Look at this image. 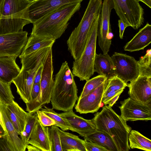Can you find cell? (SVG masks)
<instances>
[{"label": "cell", "instance_id": "5", "mask_svg": "<svg viewBox=\"0 0 151 151\" xmlns=\"http://www.w3.org/2000/svg\"><path fill=\"white\" fill-rule=\"evenodd\" d=\"M99 16L94 21L88 40L79 58L73 62L72 73L80 81H87L94 72V63Z\"/></svg>", "mask_w": 151, "mask_h": 151}, {"label": "cell", "instance_id": "37", "mask_svg": "<svg viewBox=\"0 0 151 151\" xmlns=\"http://www.w3.org/2000/svg\"><path fill=\"white\" fill-rule=\"evenodd\" d=\"M83 144L86 151H107L105 148L85 139L83 140Z\"/></svg>", "mask_w": 151, "mask_h": 151}, {"label": "cell", "instance_id": "31", "mask_svg": "<svg viewBox=\"0 0 151 151\" xmlns=\"http://www.w3.org/2000/svg\"><path fill=\"white\" fill-rule=\"evenodd\" d=\"M107 79L105 76L99 75L88 80L78 99L82 98L94 91Z\"/></svg>", "mask_w": 151, "mask_h": 151}, {"label": "cell", "instance_id": "2", "mask_svg": "<svg viewBox=\"0 0 151 151\" xmlns=\"http://www.w3.org/2000/svg\"><path fill=\"white\" fill-rule=\"evenodd\" d=\"M74 77L68 63H62L54 80L50 99L53 109L63 112L73 110L78 98Z\"/></svg>", "mask_w": 151, "mask_h": 151}, {"label": "cell", "instance_id": "26", "mask_svg": "<svg viewBox=\"0 0 151 151\" xmlns=\"http://www.w3.org/2000/svg\"><path fill=\"white\" fill-rule=\"evenodd\" d=\"M31 23L28 19L23 18L0 19V35L20 32L25 25Z\"/></svg>", "mask_w": 151, "mask_h": 151}, {"label": "cell", "instance_id": "4", "mask_svg": "<svg viewBox=\"0 0 151 151\" xmlns=\"http://www.w3.org/2000/svg\"><path fill=\"white\" fill-rule=\"evenodd\" d=\"M102 0H89L78 26L72 32L67 43L68 50L74 60L81 55L94 21L100 14Z\"/></svg>", "mask_w": 151, "mask_h": 151}, {"label": "cell", "instance_id": "20", "mask_svg": "<svg viewBox=\"0 0 151 151\" xmlns=\"http://www.w3.org/2000/svg\"><path fill=\"white\" fill-rule=\"evenodd\" d=\"M15 56L0 57V81L11 84L19 74L21 69L16 62Z\"/></svg>", "mask_w": 151, "mask_h": 151}, {"label": "cell", "instance_id": "7", "mask_svg": "<svg viewBox=\"0 0 151 151\" xmlns=\"http://www.w3.org/2000/svg\"><path fill=\"white\" fill-rule=\"evenodd\" d=\"M120 19L134 29L140 27L144 22V9L137 0H112Z\"/></svg>", "mask_w": 151, "mask_h": 151}, {"label": "cell", "instance_id": "9", "mask_svg": "<svg viewBox=\"0 0 151 151\" xmlns=\"http://www.w3.org/2000/svg\"><path fill=\"white\" fill-rule=\"evenodd\" d=\"M114 65V74L125 83L132 82L139 76L137 61L132 56L115 52L111 57Z\"/></svg>", "mask_w": 151, "mask_h": 151}, {"label": "cell", "instance_id": "18", "mask_svg": "<svg viewBox=\"0 0 151 151\" xmlns=\"http://www.w3.org/2000/svg\"><path fill=\"white\" fill-rule=\"evenodd\" d=\"M0 111L7 134L9 140L14 151H25V145L15 130L11 122L6 108V104L0 101Z\"/></svg>", "mask_w": 151, "mask_h": 151}, {"label": "cell", "instance_id": "14", "mask_svg": "<svg viewBox=\"0 0 151 151\" xmlns=\"http://www.w3.org/2000/svg\"><path fill=\"white\" fill-rule=\"evenodd\" d=\"M127 86L129 97L143 104H151V77L138 76Z\"/></svg>", "mask_w": 151, "mask_h": 151}, {"label": "cell", "instance_id": "46", "mask_svg": "<svg viewBox=\"0 0 151 151\" xmlns=\"http://www.w3.org/2000/svg\"><path fill=\"white\" fill-rule=\"evenodd\" d=\"M139 1H141L146 5L149 8H151V0H137Z\"/></svg>", "mask_w": 151, "mask_h": 151}, {"label": "cell", "instance_id": "15", "mask_svg": "<svg viewBox=\"0 0 151 151\" xmlns=\"http://www.w3.org/2000/svg\"><path fill=\"white\" fill-rule=\"evenodd\" d=\"M107 80L94 91L78 99L75 107L76 112L80 114L97 112L101 106Z\"/></svg>", "mask_w": 151, "mask_h": 151}, {"label": "cell", "instance_id": "42", "mask_svg": "<svg viewBox=\"0 0 151 151\" xmlns=\"http://www.w3.org/2000/svg\"><path fill=\"white\" fill-rule=\"evenodd\" d=\"M43 68V65L39 68L36 73L35 77L33 84L40 83Z\"/></svg>", "mask_w": 151, "mask_h": 151}, {"label": "cell", "instance_id": "34", "mask_svg": "<svg viewBox=\"0 0 151 151\" xmlns=\"http://www.w3.org/2000/svg\"><path fill=\"white\" fill-rule=\"evenodd\" d=\"M127 86V83L117 76H115L107 79L104 93L111 91L124 90Z\"/></svg>", "mask_w": 151, "mask_h": 151}, {"label": "cell", "instance_id": "40", "mask_svg": "<svg viewBox=\"0 0 151 151\" xmlns=\"http://www.w3.org/2000/svg\"><path fill=\"white\" fill-rule=\"evenodd\" d=\"M40 91V83L33 84L30 93V100L29 102L34 101L38 96Z\"/></svg>", "mask_w": 151, "mask_h": 151}, {"label": "cell", "instance_id": "33", "mask_svg": "<svg viewBox=\"0 0 151 151\" xmlns=\"http://www.w3.org/2000/svg\"><path fill=\"white\" fill-rule=\"evenodd\" d=\"M38 119L36 113H31L28 116L24 130L20 137L27 146L31 133Z\"/></svg>", "mask_w": 151, "mask_h": 151}, {"label": "cell", "instance_id": "45", "mask_svg": "<svg viewBox=\"0 0 151 151\" xmlns=\"http://www.w3.org/2000/svg\"><path fill=\"white\" fill-rule=\"evenodd\" d=\"M7 134L6 130L4 129L1 124L0 123V138L5 135Z\"/></svg>", "mask_w": 151, "mask_h": 151}, {"label": "cell", "instance_id": "10", "mask_svg": "<svg viewBox=\"0 0 151 151\" xmlns=\"http://www.w3.org/2000/svg\"><path fill=\"white\" fill-rule=\"evenodd\" d=\"M120 103V116L126 121L151 120V104H143L130 97Z\"/></svg>", "mask_w": 151, "mask_h": 151}, {"label": "cell", "instance_id": "24", "mask_svg": "<svg viewBox=\"0 0 151 151\" xmlns=\"http://www.w3.org/2000/svg\"><path fill=\"white\" fill-rule=\"evenodd\" d=\"M94 71L107 79L114 76V65L111 57L107 53H96L94 63Z\"/></svg>", "mask_w": 151, "mask_h": 151}, {"label": "cell", "instance_id": "17", "mask_svg": "<svg viewBox=\"0 0 151 151\" xmlns=\"http://www.w3.org/2000/svg\"><path fill=\"white\" fill-rule=\"evenodd\" d=\"M59 114L70 125L72 128L71 131L77 133L83 137L96 130L91 119H86L78 116L73 110Z\"/></svg>", "mask_w": 151, "mask_h": 151}, {"label": "cell", "instance_id": "22", "mask_svg": "<svg viewBox=\"0 0 151 151\" xmlns=\"http://www.w3.org/2000/svg\"><path fill=\"white\" fill-rule=\"evenodd\" d=\"M28 144L35 146L41 151H50L47 127L43 126L37 119L31 133Z\"/></svg>", "mask_w": 151, "mask_h": 151}, {"label": "cell", "instance_id": "8", "mask_svg": "<svg viewBox=\"0 0 151 151\" xmlns=\"http://www.w3.org/2000/svg\"><path fill=\"white\" fill-rule=\"evenodd\" d=\"M114 9L112 0H103L99 15L97 37L99 45L103 54L108 53L113 35L111 32L110 16Z\"/></svg>", "mask_w": 151, "mask_h": 151}, {"label": "cell", "instance_id": "12", "mask_svg": "<svg viewBox=\"0 0 151 151\" xmlns=\"http://www.w3.org/2000/svg\"><path fill=\"white\" fill-rule=\"evenodd\" d=\"M83 0H32L28 9L29 19L33 23L44 16L67 4Z\"/></svg>", "mask_w": 151, "mask_h": 151}, {"label": "cell", "instance_id": "29", "mask_svg": "<svg viewBox=\"0 0 151 151\" xmlns=\"http://www.w3.org/2000/svg\"><path fill=\"white\" fill-rule=\"evenodd\" d=\"M40 109L45 114L53 119L55 122V125L59 127L63 131L71 130V127L69 123L60 115L55 112L52 108H50L44 106Z\"/></svg>", "mask_w": 151, "mask_h": 151}, {"label": "cell", "instance_id": "43", "mask_svg": "<svg viewBox=\"0 0 151 151\" xmlns=\"http://www.w3.org/2000/svg\"><path fill=\"white\" fill-rule=\"evenodd\" d=\"M26 149L28 151H41L36 147L32 145H29V144L27 145Z\"/></svg>", "mask_w": 151, "mask_h": 151}, {"label": "cell", "instance_id": "1", "mask_svg": "<svg viewBox=\"0 0 151 151\" xmlns=\"http://www.w3.org/2000/svg\"><path fill=\"white\" fill-rule=\"evenodd\" d=\"M91 120L96 130L104 132L111 136L117 151H128L130 149L128 138L131 128L111 107L105 105L100 112L95 114Z\"/></svg>", "mask_w": 151, "mask_h": 151}, {"label": "cell", "instance_id": "36", "mask_svg": "<svg viewBox=\"0 0 151 151\" xmlns=\"http://www.w3.org/2000/svg\"><path fill=\"white\" fill-rule=\"evenodd\" d=\"M40 123L45 127H49L55 125L54 120L40 110L36 112Z\"/></svg>", "mask_w": 151, "mask_h": 151}, {"label": "cell", "instance_id": "41", "mask_svg": "<svg viewBox=\"0 0 151 151\" xmlns=\"http://www.w3.org/2000/svg\"><path fill=\"white\" fill-rule=\"evenodd\" d=\"M118 25L119 27V37L121 39H122L124 30L128 26L120 19L118 20Z\"/></svg>", "mask_w": 151, "mask_h": 151}, {"label": "cell", "instance_id": "27", "mask_svg": "<svg viewBox=\"0 0 151 151\" xmlns=\"http://www.w3.org/2000/svg\"><path fill=\"white\" fill-rule=\"evenodd\" d=\"M88 141L95 143L105 148L107 151H117L116 145L111 136L107 133L96 130L84 137Z\"/></svg>", "mask_w": 151, "mask_h": 151}, {"label": "cell", "instance_id": "19", "mask_svg": "<svg viewBox=\"0 0 151 151\" xmlns=\"http://www.w3.org/2000/svg\"><path fill=\"white\" fill-rule=\"evenodd\" d=\"M6 108L11 122L20 135L24 130L28 116L32 113L25 111L14 101L6 104Z\"/></svg>", "mask_w": 151, "mask_h": 151}, {"label": "cell", "instance_id": "6", "mask_svg": "<svg viewBox=\"0 0 151 151\" xmlns=\"http://www.w3.org/2000/svg\"><path fill=\"white\" fill-rule=\"evenodd\" d=\"M52 49L50 50L43 64L40 82L39 94L33 102L26 103V110L30 113H36L46 104L50 102L54 85Z\"/></svg>", "mask_w": 151, "mask_h": 151}, {"label": "cell", "instance_id": "16", "mask_svg": "<svg viewBox=\"0 0 151 151\" xmlns=\"http://www.w3.org/2000/svg\"><path fill=\"white\" fill-rule=\"evenodd\" d=\"M40 68L24 71L21 69L18 75L12 81L17 92L26 104L30 100V93L35 75Z\"/></svg>", "mask_w": 151, "mask_h": 151}, {"label": "cell", "instance_id": "47", "mask_svg": "<svg viewBox=\"0 0 151 151\" xmlns=\"http://www.w3.org/2000/svg\"><path fill=\"white\" fill-rule=\"evenodd\" d=\"M0 123L1 124L2 127H3L4 129L5 130H6L5 126L4 125V122L2 118V115L0 111Z\"/></svg>", "mask_w": 151, "mask_h": 151}, {"label": "cell", "instance_id": "28", "mask_svg": "<svg viewBox=\"0 0 151 151\" xmlns=\"http://www.w3.org/2000/svg\"><path fill=\"white\" fill-rule=\"evenodd\" d=\"M130 148L151 151V141L138 131L131 130L128 138Z\"/></svg>", "mask_w": 151, "mask_h": 151}, {"label": "cell", "instance_id": "13", "mask_svg": "<svg viewBox=\"0 0 151 151\" xmlns=\"http://www.w3.org/2000/svg\"><path fill=\"white\" fill-rule=\"evenodd\" d=\"M32 1L0 0V19L18 18L30 20L28 9Z\"/></svg>", "mask_w": 151, "mask_h": 151}, {"label": "cell", "instance_id": "11", "mask_svg": "<svg viewBox=\"0 0 151 151\" xmlns=\"http://www.w3.org/2000/svg\"><path fill=\"white\" fill-rule=\"evenodd\" d=\"M27 35L23 31L0 35V57L19 56L27 42Z\"/></svg>", "mask_w": 151, "mask_h": 151}, {"label": "cell", "instance_id": "25", "mask_svg": "<svg viewBox=\"0 0 151 151\" xmlns=\"http://www.w3.org/2000/svg\"><path fill=\"white\" fill-rule=\"evenodd\" d=\"M63 151H86L83 140L73 134L58 129Z\"/></svg>", "mask_w": 151, "mask_h": 151}, {"label": "cell", "instance_id": "23", "mask_svg": "<svg viewBox=\"0 0 151 151\" xmlns=\"http://www.w3.org/2000/svg\"><path fill=\"white\" fill-rule=\"evenodd\" d=\"M55 40V39L51 37L30 35L21 54L19 56L28 55L41 49L52 46Z\"/></svg>", "mask_w": 151, "mask_h": 151}, {"label": "cell", "instance_id": "30", "mask_svg": "<svg viewBox=\"0 0 151 151\" xmlns=\"http://www.w3.org/2000/svg\"><path fill=\"white\" fill-rule=\"evenodd\" d=\"M139 76L151 77V49L147 50L145 55L137 61Z\"/></svg>", "mask_w": 151, "mask_h": 151}, {"label": "cell", "instance_id": "35", "mask_svg": "<svg viewBox=\"0 0 151 151\" xmlns=\"http://www.w3.org/2000/svg\"><path fill=\"white\" fill-rule=\"evenodd\" d=\"M10 85L0 81V101L6 104L14 101V98L11 89Z\"/></svg>", "mask_w": 151, "mask_h": 151}, {"label": "cell", "instance_id": "39", "mask_svg": "<svg viewBox=\"0 0 151 151\" xmlns=\"http://www.w3.org/2000/svg\"><path fill=\"white\" fill-rule=\"evenodd\" d=\"M123 91L124 90L111 91L104 93L102 102L104 103V105H107L115 96L118 94H121Z\"/></svg>", "mask_w": 151, "mask_h": 151}, {"label": "cell", "instance_id": "44", "mask_svg": "<svg viewBox=\"0 0 151 151\" xmlns=\"http://www.w3.org/2000/svg\"><path fill=\"white\" fill-rule=\"evenodd\" d=\"M120 95V94H118L115 96L109 103L108 106L111 107L118 100Z\"/></svg>", "mask_w": 151, "mask_h": 151}, {"label": "cell", "instance_id": "21", "mask_svg": "<svg viewBox=\"0 0 151 151\" xmlns=\"http://www.w3.org/2000/svg\"><path fill=\"white\" fill-rule=\"evenodd\" d=\"M151 42V25L147 23L124 47L125 51L133 52L143 50Z\"/></svg>", "mask_w": 151, "mask_h": 151}, {"label": "cell", "instance_id": "32", "mask_svg": "<svg viewBox=\"0 0 151 151\" xmlns=\"http://www.w3.org/2000/svg\"><path fill=\"white\" fill-rule=\"evenodd\" d=\"M58 128V127L55 125L47 127V134L50 151H63Z\"/></svg>", "mask_w": 151, "mask_h": 151}, {"label": "cell", "instance_id": "38", "mask_svg": "<svg viewBox=\"0 0 151 151\" xmlns=\"http://www.w3.org/2000/svg\"><path fill=\"white\" fill-rule=\"evenodd\" d=\"M0 151H14L9 141L7 134L0 138Z\"/></svg>", "mask_w": 151, "mask_h": 151}, {"label": "cell", "instance_id": "3", "mask_svg": "<svg viewBox=\"0 0 151 151\" xmlns=\"http://www.w3.org/2000/svg\"><path fill=\"white\" fill-rule=\"evenodd\" d=\"M81 6L79 2L67 4L44 16L33 23L31 35L58 39L64 32L69 21Z\"/></svg>", "mask_w": 151, "mask_h": 151}]
</instances>
